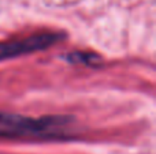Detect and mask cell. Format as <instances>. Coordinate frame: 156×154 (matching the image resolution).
I'll return each mask as SVG.
<instances>
[{"label":"cell","instance_id":"obj_1","mask_svg":"<svg viewBox=\"0 0 156 154\" xmlns=\"http://www.w3.org/2000/svg\"><path fill=\"white\" fill-rule=\"evenodd\" d=\"M70 116L27 117L15 113L0 112V138L14 139H67Z\"/></svg>","mask_w":156,"mask_h":154},{"label":"cell","instance_id":"obj_2","mask_svg":"<svg viewBox=\"0 0 156 154\" xmlns=\"http://www.w3.org/2000/svg\"><path fill=\"white\" fill-rule=\"evenodd\" d=\"M63 38H65V34H60V33H41V34H33L25 38H15V40L0 42V62L18 57L21 55L44 51L54 44L62 41Z\"/></svg>","mask_w":156,"mask_h":154},{"label":"cell","instance_id":"obj_3","mask_svg":"<svg viewBox=\"0 0 156 154\" xmlns=\"http://www.w3.org/2000/svg\"><path fill=\"white\" fill-rule=\"evenodd\" d=\"M65 59L71 64H83L88 67H97L101 62L99 55L89 53V52H71L66 55Z\"/></svg>","mask_w":156,"mask_h":154}]
</instances>
